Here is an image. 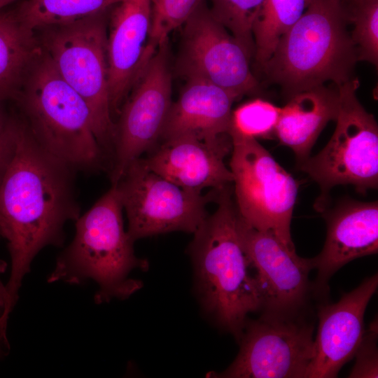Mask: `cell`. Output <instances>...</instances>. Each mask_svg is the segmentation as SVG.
Masks as SVG:
<instances>
[{
    "label": "cell",
    "instance_id": "1",
    "mask_svg": "<svg viewBox=\"0 0 378 378\" xmlns=\"http://www.w3.org/2000/svg\"><path fill=\"white\" fill-rule=\"evenodd\" d=\"M75 172L42 148L20 119L15 154L0 182V237L10 258L4 323L36 255L46 246H62L65 224L80 216Z\"/></svg>",
    "mask_w": 378,
    "mask_h": 378
},
{
    "label": "cell",
    "instance_id": "2",
    "mask_svg": "<svg viewBox=\"0 0 378 378\" xmlns=\"http://www.w3.org/2000/svg\"><path fill=\"white\" fill-rule=\"evenodd\" d=\"M230 184L216 190V210L207 216L189 246L196 294L204 314L239 340L261 295L238 228Z\"/></svg>",
    "mask_w": 378,
    "mask_h": 378
},
{
    "label": "cell",
    "instance_id": "3",
    "mask_svg": "<svg viewBox=\"0 0 378 378\" xmlns=\"http://www.w3.org/2000/svg\"><path fill=\"white\" fill-rule=\"evenodd\" d=\"M122 206L115 185L76 220L73 240L56 260L48 283L80 285L93 281L97 304L125 300L139 291L141 281L130 277L146 271L148 262L134 253V241L125 230Z\"/></svg>",
    "mask_w": 378,
    "mask_h": 378
},
{
    "label": "cell",
    "instance_id": "4",
    "mask_svg": "<svg viewBox=\"0 0 378 378\" xmlns=\"http://www.w3.org/2000/svg\"><path fill=\"white\" fill-rule=\"evenodd\" d=\"M348 21L342 0H312L261 67L268 80L287 98L328 81L338 87L349 80L358 55Z\"/></svg>",
    "mask_w": 378,
    "mask_h": 378
},
{
    "label": "cell",
    "instance_id": "5",
    "mask_svg": "<svg viewBox=\"0 0 378 378\" xmlns=\"http://www.w3.org/2000/svg\"><path fill=\"white\" fill-rule=\"evenodd\" d=\"M17 99L23 120L46 152L75 171L92 172L102 166L106 157L86 102L60 76L43 50Z\"/></svg>",
    "mask_w": 378,
    "mask_h": 378
},
{
    "label": "cell",
    "instance_id": "6",
    "mask_svg": "<svg viewBox=\"0 0 378 378\" xmlns=\"http://www.w3.org/2000/svg\"><path fill=\"white\" fill-rule=\"evenodd\" d=\"M104 14L42 29L41 46L60 76L86 102L97 139L111 160L115 124L109 99Z\"/></svg>",
    "mask_w": 378,
    "mask_h": 378
},
{
    "label": "cell",
    "instance_id": "7",
    "mask_svg": "<svg viewBox=\"0 0 378 378\" xmlns=\"http://www.w3.org/2000/svg\"><path fill=\"white\" fill-rule=\"evenodd\" d=\"M357 78L337 87L340 96L336 127L326 146L298 167L316 181L321 190L314 208L328 207L332 188L351 185L365 193L378 186V126L374 115L358 101Z\"/></svg>",
    "mask_w": 378,
    "mask_h": 378
},
{
    "label": "cell",
    "instance_id": "8",
    "mask_svg": "<svg viewBox=\"0 0 378 378\" xmlns=\"http://www.w3.org/2000/svg\"><path fill=\"white\" fill-rule=\"evenodd\" d=\"M235 204L251 227L274 234L295 249L290 224L298 183L258 141L230 130Z\"/></svg>",
    "mask_w": 378,
    "mask_h": 378
},
{
    "label": "cell",
    "instance_id": "9",
    "mask_svg": "<svg viewBox=\"0 0 378 378\" xmlns=\"http://www.w3.org/2000/svg\"><path fill=\"white\" fill-rule=\"evenodd\" d=\"M113 185L134 241L174 231L194 234L208 216L207 204L216 195V189L204 195L176 185L150 170L141 157L132 162Z\"/></svg>",
    "mask_w": 378,
    "mask_h": 378
},
{
    "label": "cell",
    "instance_id": "10",
    "mask_svg": "<svg viewBox=\"0 0 378 378\" xmlns=\"http://www.w3.org/2000/svg\"><path fill=\"white\" fill-rule=\"evenodd\" d=\"M314 325L305 316L247 319L231 365L210 377L306 378L314 356Z\"/></svg>",
    "mask_w": 378,
    "mask_h": 378
},
{
    "label": "cell",
    "instance_id": "11",
    "mask_svg": "<svg viewBox=\"0 0 378 378\" xmlns=\"http://www.w3.org/2000/svg\"><path fill=\"white\" fill-rule=\"evenodd\" d=\"M115 124L110 162L111 185L128 165L160 139L172 102V75L167 43L159 46L139 75Z\"/></svg>",
    "mask_w": 378,
    "mask_h": 378
},
{
    "label": "cell",
    "instance_id": "12",
    "mask_svg": "<svg viewBox=\"0 0 378 378\" xmlns=\"http://www.w3.org/2000/svg\"><path fill=\"white\" fill-rule=\"evenodd\" d=\"M238 228L261 295L262 316L289 318L305 316L316 295L309 274L312 258H304L274 234L247 224L238 213Z\"/></svg>",
    "mask_w": 378,
    "mask_h": 378
},
{
    "label": "cell",
    "instance_id": "13",
    "mask_svg": "<svg viewBox=\"0 0 378 378\" xmlns=\"http://www.w3.org/2000/svg\"><path fill=\"white\" fill-rule=\"evenodd\" d=\"M183 25L178 67L187 79L210 82L239 97L258 91L251 57L212 15L205 0Z\"/></svg>",
    "mask_w": 378,
    "mask_h": 378
},
{
    "label": "cell",
    "instance_id": "14",
    "mask_svg": "<svg viewBox=\"0 0 378 378\" xmlns=\"http://www.w3.org/2000/svg\"><path fill=\"white\" fill-rule=\"evenodd\" d=\"M377 286L375 274L344 293L338 302L318 307L314 356L306 378L337 377L340 369L354 357L365 331V312Z\"/></svg>",
    "mask_w": 378,
    "mask_h": 378
},
{
    "label": "cell",
    "instance_id": "15",
    "mask_svg": "<svg viewBox=\"0 0 378 378\" xmlns=\"http://www.w3.org/2000/svg\"><path fill=\"white\" fill-rule=\"evenodd\" d=\"M152 0H122L112 12L107 36L109 99L112 115L153 52L150 48Z\"/></svg>",
    "mask_w": 378,
    "mask_h": 378
},
{
    "label": "cell",
    "instance_id": "16",
    "mask_svg": "<svg viewBox=\"0 0 378 378\" xmlns=\"http://www.w3.org/2000/svg\"><path fill=\"white\" fill-rule=\"evenodd\" d=\"M323 213L327 236L321 253L312 258L318 295L328 292V280L344 265L378 251L377 201L345 200Z\"/></svg>",
    "mask_w": 378,
    "mask_h": 378
},
{
    "label": "cell",
    "instance_id": "17",
    "mask_svg": "<svg viewBox=\"0 0 378 378\" xmlns=\"http://www.w3.org/2000/svg\"><path fill=\"white\" fill-rule=\"evenodd\" d=\"M231 149L230 137L209 142L183 136L162 141L142 160L150 170L176 185L202 192L232 183V174L223 160Z\"/></svg>",
    "mask_w": 378,
    "mask_h": 378
},
{
    "label": "cell",
    "instance_id": "18",
    "mask_svg": "<svg viewBox=\"0 0 378 378\" xmlns=\"http://www.w3.org/2000/svg\"><path fill=\"white\" fill-rule=\"evenodd\" d=\"M236 94L210 82L188 78L170 108L160 139L190 136L217 142L230 137L232 106Z\"/></svg>",
    "mask_w": 378,
    "mask_h": 378
},
{
    "label": "cell",
    "instance_id": "19",
    "mask_svg": "<svg viewBox=\"0 0 378 378\" xmlns=\"http://www.w3.org/2000/svg\"><path fill=\"white\" fill-rule=\"evenodd\" d=\"M339 104L337 88L322 85L293 94L281 108L276 136L294 152L298 164L310 156L327 123L335 120Z\"/></svg>",
    "mask_w": 378,
    "mask_h": 378
},
{
    "label": "cell",
    "instance_id": "20",
    "mask_svg": "<svg viewBox=\"0 0 378 378\" xmlns=\"http://www.w3.org/2000/svg\"><path fill=\"white\" fill-rule=\"evenodd\" d=\"M42 52L34 31L24 26L15 8L0 12V104L17 99L27 74Z\"/></svg>",
    "mask_w": 378,
    "mask_h": 378
},
{
    "label": "cell",
    "instance_id": "21",
    "mask_svg": "<svg viewBox=\"0 0 378 378\" xmlns=\"http://www.w3.org/2000/svg\"><path fill=\"white\" fill-rule=\"evenodd\" d=\"M122 0H22L15 8L22 24L36 31L104 14Z\"/></svg>",
    "mask_w": 378,
    "mask_h": 378
},
{
    "label": "cell",
    "instance_id": "22",
    "mask_svg": "<svg viewBox=\"0 0 378 378\" xmlns=\"http://www.w3.org/2000/svg\"><path fill=\"white\" fill-rule=\"evenodd\" d=\"M312 0H264L253 26L254 57L262 67L282 36L299 20Z\"/></svg>",
    "mask_w": 378,
    "mask_h": 378
},
{
    "label": "cell",
    "instance_id": "23",
    "mask_svg": "<svg viewBox=\"0 0 378 378\" xmlns=\"http://www.w3.org/2000/svg\"><path fill=\"white\" fill-rule=\"evenodd\" d=\"M215 18L240 43L251 57H254L253 26L264 0H208Z\"/></svg>",
    "mask_w": 378,
    "mask_h": 378
},
{
    "label": "cell",
    "instance_id": "24",
    "mask_svg": "<svg viewBox=\"0 0 378 378\" xmlns=\"http://www.w3.org/2000/svg\"><path fill=\"white\" fill-rule=\"evenodd\" d=\"M281 108L260 98L248 101L232 111L230 130L257 139L276 136Z\"/></svg>",
    "mask_w": 378,
    "mask_h": 378
},
{
    "label": "cell",
    "instance_id": "25",
    "mask_svg": "<svg viewBox=\"0 0 378 378\" xmlns=\"http://www.w3.org/2000/svg\"><path fill=\"white\" fill-rule=\"evenodd\" d=\"M349 20L354 24L351 34L358 60L378 64V0H352Z\"/></svg>",
    "mask_w": 378,
    "mask_h": 378
},
{
    "label": "cell",
    "instance_id": "26",
    "mask_svg": "<svg viewBox=\"0 0 378 378\" xmlns=\"http://www.w3.org/2000/svg\"><path fill=\"white\" fill-rule=\"evenodd\" d=\"M203 0H152L150 48L155 52L169 35L183 26Z\"/></svg>",
    "mask_w": 378,
    "mask_h": 378
},
{
    "label": "cell",
    "instance_id": "27",
    "mask_svg": "<svg viewBox=\"0 0 378 378\" xmlns=\"http://www.w3.org/2000/svg\"><path fill=\"white\" fill-rule=\"evenodd\" d=\"M377 320L365 331L361 342L356 351V363L349 377H378Z\"/></svg>",
    "mask_w": 378,
    "mask_h": 378
},
{
    "label": "cell",
    "instance_id": "28",
    "mask_svg": "<svg viewBox=\"0 0 378 378\" xmlns=\"http://www.w3.org/2000/svg\"><path fill=\"white\" fill-rule=\"evenodd\" d=\"M20 122L6 115L0 104V182L15 154Z\"/></svg>",
    "mask_w": 378,
    "mask_h": 378
},
{
    "label": "cell",
    "instance_id": "29",
    "mask_svg": "<svg viewBox=\"0 0 378 378\" xmlns=\"http://www.w3.org/2000/svg\"><path fill=\"white\" fill-rule=\"evenodd\" d=\"M10 351V344L7 337V330L0 326V360L6 358Z\"/></svg>",
    "mask_w": 378,
    "mask_h": 378
},
{
    "label": "cell",
    "instance_id": "30",
    "mask_svg": "<svg viewBox=\"0 0 378 378\" xmlns=\"http://www.w3.org/2000/svg\"><path fill=\"white\" fill-rule=\"evenodd\" d=\"M6 262L0 260V317L3 314L6 300V287L5 284L2 282L1 275L6 272Z\"/></svg>",
    "mask_w": 378,
    "mask_h": 378
}]
</instances>
